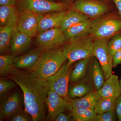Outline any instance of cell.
I'll list each match as a JSON object with an SVG mask.
<instances>
[{
	"label": "cell",
	"instance_id": "obj_17",
	"mask_svg": "<svg viewBox=\"0 0 121 121\" xmlns=\"http://www.w3.org/2000/svg\"><path fill=\"white\" fill-rule=\"evenodd\" d=\"M20 14V12L16 5H0V27L17 26Z\"/></svg>",
	"mask_w": 121,
	"mask_h": 121
},
{
	"label": "cell",
	"instance_id": "obj_11",
	"mask_svg": "<svg viewBox=\"0 0 121 121\" xmlns=\"http://www.w3.org/2000/svg\"><path fill=\"white\" fill-rule=\"evenodd\" d=\"M17 27L19 31L29 37L35 36L39 31L37 15L29 11H23L21 13Z\"/></svg>",
	"mask_w": 121,
	"mask_h": 121
},
{
	"label": "cell",
	"instance_id": "obj_27",
	"mask_svg": "<svg viewBox=\"0 0 121 121\" xmlns=\"http://www.w3.org/2000/svg\"><path fill=\"white\" fill-rule=\"evenodd\" d=\"M117 99L111 98H101L95 106V111L97 114L115 111Z\"/></svg>",
	"mask_w": 121,
	"mask_h": 121
},
{
	"label": "cell",
	"instance_id": "obj_39",
	"mask_svg": "<svg viewBox=\"0 0 121 121\" xmlns=\"http://www.w3.org/2000/svg\"><path fill=\"white\" fill-rule=\"evenodd\" d=\"M103 0L107 1V0Z\"/></svg>",
	"mask_w": 121,
	"mask_h": 121
},
{
	"label": "cell",
	"instance_id": "obj_18",
	"mask_svg": "<svg viewBox=\"0 0 121 121\" xmlns=\"http://www.w3.org/2000/svg\"><path fill=\"white\" fill-rule=\"evenodd\" d=\"M31 37L19 31L13 36L11 41L9 50L12 55L16 56L25 52L30 48Z\"/></svg>",
	"mask_w": 121,
	"mask_h": 121
},
{
	"label": "cell",
	"instance_id": "obj_38",
	"mask_svg": "<svg viewBox=\"0 0 121 121\" xmlns=\"http://www.w3.org/2000/svg\"><path fill=\"white\" fill-rule=\"evenodd\" d=\"M46 0L49 1H54V0Z\"/></svg>",
	"mask_w": 121,
	"mask_h": 121
},
{
	"label": "cell",
	"instance_id": "obj_7",
	"mask_svg": "<svg viewBox=\"0 0 121 121\" xmlns=\"http://www.w3.org/2000/svg\"><path fill=\"white\" fill-rule=\"evenodd\" d=\"M107 39L94 40L93 56L97 59L103 69L106 80L112 74V56L108 48Z\"/></svg>",
	"mask_w": 121,
	"mask_h": 121
},
{
	"label": "cell",
	"instance_id": "obj_19",
	"mask_svg": "<svg viewBox=\"0 0 121 121\" xmlns=\"http://www.w3.org/2000/svg\"><path fill=\"white\" fill-rule=\"evenodd\" d=\"M92 21L90 19L76 24L63 32L67 42L88 35Z\"/></svg>",
	"mask_w": 121,
	"mask_h": 121
},
{
	"label": "cell",
	"instance_id": "obj_5",
	"mask_svg": "<svg viewBox=\"0 0 121 121\" xmlns=\"http://www.w3.org/2000/svg\"><path fill=\"white\" fill-rule=\"evenodd\" d=\"M16 5L21 13L29 11L37 15L53 11H66L69 8L66 3L46 0H18Z\"/></svg>",
	"mask_w": 121,
	"mask_h": 121
},
{
	"label": "cell",
	"instance_id": "obj_36",
	"mask_svg": "<svg viewBox=\"0 0 121 121\" xmlns=\"http://www.w3.org/2000/svg\"><path fill=\"white\" fill-rule=\"evenodd\" d=\"M117 7L121 18V0H113Z\"/></svg>",
	"mask_w": 121,
	"mask_h": 121
},
{
	"label": "cell",
	"instance_id": "obj_31",
	"mask_svg": "<svg viewBox=\"0 0 121 121\" xmlns=\"http://www.w3.org/2000/svg\"><path fill=\"white\" fill-rule=\"evenodd\" d=\"M25 113H19L16 114L11 117V121H29L32 120L31 118L28 117Z\"/></svg>",
	"mask_w": 121,
	"mask_h": 121
},
{
	"label": "cell",
	"instance_id": "obj_16",
	"mask_svg": "<svg viewBox=\"0 0 121 121\" xmlns=\"http://www.w3.org/2000/svg\"><path fill=\"white\" fill-rule=\"evenodd\" d=\"M93 56L94 58L91 59L89 64L88 76L92 82L95 90L97 91L101 89L106 79L100 63L97 58Z\"/></svg>",
	"mask_w": 121,
	"mask_h": 121
},
{
	"label": "cell",
	"instance_id": "obj_35",
	"mask_svg": "<svg viewBox=\"0 0 121 121\" xmlns=\"http://www.w3.org/2000/svg\"><path fill=\"white\" fill-rule=\"evenodd\" d=\"M18 0H0V5H16Z\"/></svg>",
	"mask_w": 121,
	"mask_h": 121
},
{
	"label": "cell",
	"instance_id": "obj_34",
	"mask_svg": "<svg viewBox=\"0 0 121 121\" xmlns=\"http://www.w3.org/2000/svg\"><path fill=\"white\" fill-rule=\"evenodd\" d=\"M71 115H67L63 112L60 113L55 119L56 121H72Z\"/></svg>",
	"mask_w": 121,
	"mask_h": 121
},
{
	"label": "cell",
	"instance_id": "obj_24",
	"mask_svg": "<svg viewBox=\"0 0 121 121\" xmlns=\"http://www.w3.org/2000/svg\"><path fill=\"white\" fill-rule=\"evenodd\" d=\"M91 59V58H87L78 60L72 71L70 76V82L75 83L86 77L88 71Z\"/></svg>",
	"mask_w": 121,
	"mask_h": 121
},
{
	"label": "cell",
	"instance_id": "obj_10",
	"mask_svg": "<svg viewBox=\"0 0 121 121\" xmlns=\"http://www.w3.org/2000/svg\"><path fill=\"white\" fill-rule=\"evenodd\" d=\"M46 105L48 108V118L51 121H55L60 113L69 109L70 102L67 101L53 91L49 90Z\"/></svg>",
	"mask_w": 121,
	"mask_h": 121
},
{
	"label": "cell",
	"instance_id": "obj_20",
	"mask_svg": "<svg viewBox=\"0 0 121 121\" xmlns=\"http://www.w3.org/2000/svg\"><path fill=\"white\" fill-rule=\"evenodd\" d=\"M74 83L68 90V95L70 99L82 97L95 90L93 83L89 76H86Z\"/></svg>",
	"mask_w": 121,
	"mask_h": 121
},
{
	"label": "cell",
	"instance_id": "obj_15",
	"mask_svg": "<svg viewBox=\"0 0 121 121\" xmlns=\"http://www.w3.org/2000/svg\"><path fill=\"white\" fill-rule=\"evenodd\" d=\"M97 92L101 98H117L121 95V88L118 77L112 74L106 80L101 89Z\"/></svg>",
	"mask_w": 121,
	"mask_h": 121
},
{
	"label": "cell",
	"instance_id": "obj_33",
	"mask_svg": "<svg viewBox=\"0 0 121 121\" xmlns=\"http://www.w3.org/2000/svg\"><path fill=\"white\" fill-rule=\"evenodd\" d=\"M112 59L113 67L121 64V49L115 53L112 56Z\"/></svg>",
	"mask_w": 121,
	"mask_h": 121
},
{
	"label": "cell",
	"instance_id": "obj_2",
	"mask_svg": "<svg viewBox=\"0 0 121 121\" xmlns=\"http://www.w3.org/2000/svg\"><path fill=\"white\" fill-rule=\"evenodd\" d=\"M67 60L62 48L45 50L30 70L46 80L55 74Z\"/></svg>",
	"mask_w": 121,
	"mask_h": 121
},
{
	"label": "cell",
	"instance_id": "obj_29",
	"mask_svg": "<svg viewBox=\"0 0 121 121\" xmlns=\"http://www.w3.org/2000/svg\"><path fill=\"white\" fill-rule=\"evenodd\" d=\"M117 119L115 111H113L96 114L92 121H115Z\"/></svg>",
	"mask_w": 121,
	"mask_h": 121
},
{
	"label": "cell",
	"instance_id": "obj_26",
	"mask_svg": "<svg viewBox=\"0 0 121 121\" xmlns=\"http://www.w3.org/2000/svg\"><path fill=\"white\" fill-rule=\"evenodd\" d=\"M15 56L1 55L0 56V75L9 76L16 69L14 64Z\"/></svg>",
	"mask_w": 121,
	"mask_h": 121
},
{
	"label": "cell",
	"instance_id": "obj_22",
	"mask_svg": "<svg viewBox=\"0 0 121 121\" xmlns=\"http://www.w3.org/2000/svg\"><path fill=\"white\" fill-rule=\"evenodd\" d=\"M89 19L90 18L86 15L80 13L73 9H69L67 11L59 28L64 32L71 26Z\"/></svg>",
	"mask_w": 121,
	"mask_h": 121
},
{
	"label": "cell",
	"instance_id": "obj_25",
	"mask_svg": "<svg viewBox=\"0 0 121 121\" xmlns=\"http://www.w3.org/2000/svg\"><path fill=\"white\" fill-rule=\"evenodd\" d=\"M70 115L73 121H92L97 114L94 110L89 108H78L71 110Z\"/></svg>",
	"mask_w": 121,
	"mask_h": 121
},
{
	"label": "cell",
	"instance_id": "obj_13",
	"mask_svg": "<svg viewBox=\"0 0 121 121\" xmlns=\"http://www.w3.org/2000/svg\"><path fill=\"white\" fill-rule=\"evenodd\" d=\"M21 100L17 92H15L2 101L0 109V119L12 117L19 112Z\"/></svg>",
	"mask_w": 121,
	"mask_h": 121
},
{
	"label": "cell",
	"instance_id": "obj_32",
	"mask_svg": "<svg viewBox=\"0 0 121 121\" xmlns=\"http://www.w3.org/2000/svg\"><path fill=\"white\" fill-rule=\"evenodd\" d=\"M115 111L118 120L121 121V95L117 99Z\"/></svg>",
	"mask_w": 121,
	"mask_h": 121
},
{
	"label": "cell",
	"instance_id": "obj_14",
	"mask_svg": "<svg viewBox=\"0 0 121 121\" xmlns=\"http://www.w3.org/2000/svg\"><path fill=\"white\" fill-rule=\"evenodd\" d=\"M44 51L43 48L39 47L22 55L15 56L14 60L15 67L17 69L30 70L36 63Z\"/></svg>",
	"mask_w": 121,
	"mask_h": 121
},
{
	"label": "cell",
	"instance_id": "obj_8",
	"mask_svg": "<svg viewBox=\"0 0 121 121\" xmlns=\"http://www.w3.org/2000/svg\"><path fill=\"white\" fill-rule=\"evenodd\" d=\"M67 42L63 32L59 27L50 29L39 33L36 38L38 46L45 51L58 48Z\"/></svg>",
	"mask_w": 121,
	"mask_h": 121
},
{
	"label": "cell",
	"instance_id": "obj_23",
	"mask_svg": "<svg viewBox=\"0 0 121 121\" xmlns=\"http://www.w3.org/2000/svg\"><path fill=\"white\" fill-rule=\"evenodd\" d=\"M18 31L17 26L0 27V52L4 55L9 50L10 43L13 36Z\"/></svg>",
	"mask_w": 121,
	"mask_h": 121
},
{
	"label": "cell",
	"instance_id": "obj_37",
	"mask_svg": "<svg viewBox=\"0 0 121 121\" xmlns=\"http://www.w3.org/2000/svg\"><path fill=\"white\" fill-rule=\"evenodd\" d=\"M119 83H120V86H121V79L120 80V81H119Z\"/></svg>",
	"mask_w": 121,
	"mask_h": 121
},
{
	"label": "cell",
	"instance_id": "obj_12",
	"mask_svg": "<svg viewBox=\"0 0 121 121\" xmlns=\"http://www.w3.org/2000/svg\"><path fill=\"white\" fill-rule=\"evenodd\" d=\"M67 13V11H56L37 15L39 23L38 33L50 29L59 27Z\"/></svg>",
	"mask_w": 121,
	"mask_h": 121
},
{
	"label": "cell",
	"instance_id": "obj_1",
	"mask_svg": "<svg viewBox=\"0 0 121 121\" xmlns=\"http://www.w3.org/2000/svg\"><path fill=\"white\" fill-rule=\"evenodd\" d=\"M8 76L22 89L25 112L30 115L33 121H44L46 99L50 90L46 80L30 70L17 68Z\"/></svg>",
	"mask_w": 121,
	"mask_h": 121
},
{
	"label": "cell",
	"instance_id": "obj_3",
	"mask_svg": "<svg viewBox=\"0 0 121 121\" xmlns=\"http://www.w3.org/2000/svg\"><path fill=\"white\" fill-rule=\"evenodd\" d=\"M89 35L68 41L63 45L62 50L68 60V66L76 61L93 56L94 40Z\"/></svg>",
	"mask_w": 121,
	"mask_h": 121
},
{
	"label": "cell",
	"instance_id": "obj_9",
	"mask_svg": "<svg viewBox=\"0 0 121 121\" xmlns=\"http://www.w3.org/2000/svg\"><path fill=\"white\" fill-rule=\"evenodd\" d=\"M72 8L94 19L103 16L109 9L108 5L97 0H76Z\"/></svg>",
	"mask_w": 121,
	"mask_h": 121
},
{
	"label": "cell",
	"instance_id": "obj_30",
	"mask_svg": "<svg viewBox=\"0 0 121 121\" xmlns=\"http://www.w3.org/2000/svg\"><path fill=\"white\" fill-rule=\"evenodd\" d=\"M15 83L10 80L0 78V95L2 97L7 92L15 87Z\"/></svg>",
	"mask_w": 121,
	"mask_h": 121
},
{
	"label": "cell",
	"instance_id": "obj_6",
	"mask_svg": "<svg viewBox=\"0 0 121 121\" xmlns=\"http://www.w3.org/2000/svg\"><path fill=\"white\" fill-rule=\"evenodd\" d=\"M72 69L66 61L54 75L46 80L50 90L54 92L68 102L71 99L68 95V84Z\"/></svg>",
	"mask_w": 121,
	"mask_h": 121
},
{
	"label": "cell",
	"instance_id": "obj_21",
	"mask_svg": "<svg viewBox=\"0 0 121 121\" xmlns=\"http://www.w3.org/2000/svg\"><path fill=\"white\" fill-rule=\"evenodd\" d=\"M100 98L97 91H92L82 97L71 99L69 109L71 110L73 108L82 107L94 110Z\"/></svg>",
	"mask_w": 121,
	"mask_h": 121
},
{
	"label": "cell",
	"instance_id": "obj_28",
	"mask_svg": "<svg viewBox=\"0 0 121 121\" xmlns=\"http://www.w3.org/2000/svg\"><path fill=\"white\" fill-rule=\"evenodd\" d=\"M108 48L112 56L115 53L121 49V34H117L113 36L108 42Z\"/></svg>",
	"mask_w": 121,
	"mask_h": 121
},
{
	"label": "cell",
	"instance_id": "obj_4",
	"mask_svg": "<svg viewBox=\"0 0 121 121\" xmlns=\"http://www.w3.org/2000/svg\"><path fill=\"white\" fill-rule=\"evenodd\" d=\"M121 30V20L111 16H102L92 21L89 35L94 40L108 39Z\"/></svg>",
	"mask_w": 121,
	"mask_h": 121
}]
</instances>
